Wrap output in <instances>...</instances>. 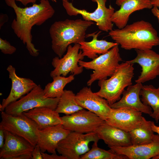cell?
I'll use <instances>...</instances> for the list:
<instances>
[{
	"mask_svg": "<svg viewBox=\"0 0 159 159\" xmlns=\"http://www.w3.org/2000/svg\"><path fill=\"white\" fill-rule=\"evenodd\" d=\"M32 159H43L40 149L37 145L34 147L32 153Z\"/></svg>",
	"mask_w": 159,
	"mask_h": 159,
	"instance_id": "f546056e",
	"label": "cell"
},
{
	"mask_svg": "<svg viewBox=\"0 0 159 159\" xmlns=\"http://www.w3.org/2000/svg\"><path fill=\"white\" fill-rule=\"evenodd\" d=\"M152 122L143 117L141 124L129 132L132 145L149 143L154 140L156 135L152 129Z\"/></svg>",
	"mask_w": 159,
	"mask_h": 159,
	"instance_id": "cb8c5ba5",
	"label": "cell"
},
{
	"mask_svg": "<svg viewBox=\"0 0 159 159\" xmlns=\"http://www.w3.org/2000/svg\"><path fill=\"white\" fill-rule=\"evenodd\" d=\"M133 65L126 61L120 64L109 79L98 81L100 89L95 93L105 99L110 105L119 100L125 89L132 85Z\"/></svg>",
	"mask_w": 159,
	"mask_h": 159,
	"instance_id": "277c9868",
	"label": "cell"
},
{
	"mask_svg": "<svg viewBox=\"0 0 159 159\" xmlns=\"http://www.w3.org/2000/svg\"><path fill=\"white\" fill-rule=\"evenodd\" d=\"M23 113L37 124L39 130L62 124L59 113L48 107H37Z\"/></svg>",
	"mask_w": 159,
	"mask_h": 159,
	"instance_id": "7402d4cb",
	"label": "cell"
},
{
	"mask_svg": "<svg viewBox=\"0 0 159 159\" xmlns=\"http://www.w3.org/2000/svg\"><path fill=\"white\" fill-rule=\"evenodd\" d=\"M115 4L120 9L113 13L111 21L119 29L127 25L130 16L133 12L153 7L150 0H116Z\"/></svg>",
	"mask_w": 159,
	"mask_h": 159,
	"instance_id": "e0dca14e",
	"label": "cell"
},
{
	"mask_svg": "<svg viewBox=\"0 0 159 159\" xmlns=\"http://www.w3.org/2000/svg\"><path fill=\"white\" fill-rule=\"evenodd\" d=\"M9 78L11 81V87L10 93L6 98L3 99L0 105V110L4 111L5 108L11 103L17 101L32 90L37 85L28 78L17 75L15 68L11 65L6 69Z\"/></svg>",
	"mask_w": 159,
	"mask_h": 159,
	"instance_id": "2e32d148",
	"label": "cell"
},
{
	"mask_svg": "<svg viewBox=\"0 0 159 159\" xmlns=\"http://www.w3.org/2000/svg\"><path fill=\"white\" fill-rule=\"evenodd\" d=\"M0 49L5 54H11L16 51V48L11 45L9 42L6 40L0 38Z\"/></svg>",
	"mask_w": 159,
	"mask_h": 159,
	"instance_id": "f1b7e54d",
	"label": "cell"
},
{
	"mask_svg": "<svg viewBox=\"0 0 159 159\" xmlns=\"http://www.w3.org/2000/svg\"><path fill=\"white\" fill-rule=\"evenodd\" d=\"M122 61L117 45L90 61L80 60L78 64L86 69L94 70L87 83V86H90L96 80L107 79V77L111 76Z\"/></svg>",
	"mask_w": 159,
	"mask_h": 159,
	"instance_id": "5b68a950",
	"label": "cell"
},
{
	"mask_svg": "<svg viewBox=\"0 0 159 159\" xmlns=\"http://www.w3.org/2000/svg\"><path fill=\"white\" fill-rule=\"evenodd\" d=\"M62 1H68V0H62Z\"/></svg>",
	"mask_w": 159,
	"mask_h": 159,
	"instance_id": "ab89813d",
	"label": "cell"
},
{
	"mask_svg": "<svg viewBox=\"0 0 159 159\" xmlns=\"http://www.w3.org/2000/svg\"><path fill=\"white\" fill-rule=\"evenodd\" d=\"M94 24L92 21L80 19L55 21L49 30L52 50L62 57L69 45L85 41L87 30Z\"/></svg>",
	"mask_w": 159,
	"mask_h": 159,
	"instance_id": "3957f363",
	"label": "cell"
},
{
	"mask_svg": "<svg viewBox=\"0 0 159 159\" xmlns=\"http://www.w3.org/2000/svg\"><path fill=\"white\" fill-rule=\"evenodd\" d=\"M79 43L74 44L72 46L69 45L66 54L61 58L58 57L54 58L52 64L54 68L50 73V76L53 77L58 75L66 76L69 73L76 75L81 73L83 67L78 64L80 60H82L84 57L80 49Z\"/></svg>",
	"mask_w": 159,
	"mask_h": 159,
	"instance_id": "8fae6325",
	"label": "cell"
},
{
	"mask_svg": "<svg viewBox=\"0 0 159 159\" xmlns=\"http://www.w3.org/2000/svg\"><path fill=\"white\" fill-rule=\"evenodd\" d=\"M101 31L88 34L86 37H92V39L90 42L83 41L79 44L80 49L82 52L83 55L93 59L98 56V54H105L115 46L118 45L117 43L110 42L105 40H99L97 37Z\"/></svg>",
	"mask_w": 159,
	"mask_h": 159,
	"instance_id": "603a6c76",
	"label": "cell"
},
{
	"mask_svg": "<svg viewBox=\"0 0 159 159\" xmlns=\"http://www.w3.org/2000/svg\"><path fill=\"white\" fill-rule=\"evenodd\" d=\"M8 19V17L7 15L6 14H1L0 15V28L3 25V24L7 22Z\"/></svg>",
	"mask_w": 159,
	"mask_h": 159,
	"instance_id": "d6a6232c",
	"label": "cell"
},
{
	"mask_svg": "<svg viewBox=\"0 0 159 159\" xmlns=\"http://www.w3.org/2000/svg\"><path fill=\"white\" fill-rule=\"evenodd\" d=\"M100 140L95 132L82 133L70 132L58 143L57 151L66 159H80L81 156L90 150V142Z\"/></svg>",
	"mask_w": 159,
	"mask_h": 159,
	"instance_id": "ba28073f",
	"label": "cell"
},
{
	"mask_svg": "<svg viewBox=\"0 0 159 159\" xmlns=\"http://www.w3.org/2000/svg\"><path fill=\"white\" fill-rule=\"evenodd\" d=\"M153 6L156 7L159 9V0H150Z\"/></svg>",
	"mask_w": 159,
	"mask_h": 159,
	"instance_id": "8d00e7d4",
	"label": "cell"
},
{
	"mask_svg": "<svg viewBox=\"0 0 159 159\" xmlns=\"http://www.w3.org/2000/svg\"><path fill=\"white\" fill-rule=\"evenodd\" d=\"M100 139L110 147H125L132 145L129 132L113 126L105 122L95 131Z\"/></svg>",
	"mask_w": 159,
	"mask_h": 159,
	"instance_id": "44dd1931",
	"label": "cell"
},
{
	"mask_svg": "<svg viewBox=\"0 0 159 159\" xmlns=\"http://www.w3.org/2000/svg\"><path fill=\"white\" fill-rule=\"evenodd\" d=\"M140 96L143 103L150 106L153 110L150 116L158 122L159 121V87L156 88L152 85H143Z\"/></svg>",
	"mask_w": 159,
	"mask_h": 159,
	"instance_id": "d4e9b609",
	"label": "cell"
},
{
	"mask_svg": "<svg viewBox=\"0 0 159 159\" xmlns=\"http://www.w3.org/2000/svg\"><path fill=\"white\" fill-rule=\"evenodd\" d=\"M143 86L142 83H136L133 85L128 86L122 92V98L110 105V107L112 108L122 107L132 108L150 116L153 112L151 108L144 104L140 97Z\"/></svg>",
	"mask_w": 159,
	"mask_h": 159,
	"instance_id": "ffe728a7",
	"label": "cell"
},
{
	"mask_svg": "<svg viewBox=\"0 0 159 159\" xmlns=\"http://www.w3.org/2000/svg\"><path fill=\"white\" fill-rule=\"evenodd\" d=\"M109 35L121 48L126 50L151 49L159 45L156 30L150 22L143 20L112 29Z\"/></svg>",
	"mask_w": 159,
	"mask_h": 159,
	"instance_id": "7a4b0ae2",
	"label": "cell"
},
{
	"mask_svg": "<svg viewBox=\"0 0 159 159\" xmlns=\"http://www.w3.org/2000/svg\"><path fill=\"white\" fill-rule=\"evenodd\" d=\"M53 1H54V2H57V0H51Z\"/></svg>",
	"mask_w": 159,
	"mask_h": 159,
	"instance_id": "f35d334b",
	"label": "cell"
},
{
	"mask_svg": "<svg viewBox=\"0 0 159 159\" xmlns=\"http://www.w3.org/2000/svg\"><path fill=\"white\" fill-rule=\"evenodd\" d=\"M142 112L132 108H112L105 122L108 124L127 132L139 126L143 117Z\"/></svg>",
	"mask_w": 159,
	"mask_h": 159,
	"instance_id": "9a60e30c",
	"label": "cell"
},
{
	"mask_svg": "<svg viewBox=\"0 0 159 159\" xmlns=\"http://www.w3.org/2000/svg\"><path fill=\"white\" fill-rule=\"evenodd\" d=\"M43 159H66V158L60 155H58L56 153H52L49 155L47 153L41 152Z\"/></svg>",
	"mask_w": 159,
	"mask_h": 159,
	"instance_id": "4dcf8cb0",
	"label": "cell"
},
{
	"mask_svg": "<svg viewBox=\"0 0 159 159\" xmlns=\"http://www.w3.org/2000/svg\"><path fill=\"white\" fill-rule=\"evenodd\" d=\"M97 142H94L92 148L82 155L80 159H126L125 155L117 154L111 149L107 150L99 148Z\"/></svg>",
	"mask_w": 159,
	"mask_h": 159,
	"instance_id": "83f0119b",
	"label": "cell"
},
{
	"mask_svg": "<svg viewBox=\"0 0 159 159\" xmlns=\"http://www.w3.org/2000/svg\"><path fill=\"white\" fill-rule=\"evenodd\" d=\"M6 4L12 8L16 16L11 27L17 36L22 41L29 54L37 56L39 50L32 43L31 32L35 25L39 26L54 15L55 11L48 0H40V3L33 4L32 6L24 8L18 6L15 0H5Z\"/></svg>",
	"mask_w": 159,
	"mask_h": 159,
	"instance_id": "6da1fadb",
	"label": "cell"
},
{
	"mask_svg": "<svg viewBox=\"0 0 159 159\" xmlns=\"http://www.w3.org/2000/svg\"><path fill=\"white\" fill-rule=\"evenodd\" d=\"M151 12L153 15L157 18L159 24V9L156 7L154 6L152 8Z\"/></svg>",
	"mask_w": 159,
	"mask_h": 159,
	"instance_id": "836d02e7",
	"label": "cell"
},
{
	"mask_svg": "<svg viewBox=\"0 0 159 159\" xmlns=\"http://www.w3.org/2000/svg\"><path fill=\"white\" fill-rule=\"evenodd\" d=\"M64 128L82 133L95 132L105 120L95 113L83 109L72 114L61 117Z\"/></svg>",
	"mask_w": 159,
	"mask_h": 159,
	"instance_id": "30bf717a",
	"label": "cell"
},
{
	"mask_svg": "<svg viewBox=\"0 0 159 159\" xmlns=\"http://www.w3.org/2000/svg\"><path fill=\"white\" fill-rule=\"evenodd\" d=\"M153 159H159V155H157L152 158Z\"/></svg>",
	"mask_w": 159,
	"mask_h": 159,
	"instance_id": "74e56055",
	"label": "cell"
},
{
	"mask_svg": "<svg viewBox=\"0 0 159 159\" xmlns=\"http://www.w3.org/2000/svg\"><path fill=\"white\" fill-rule=\"evenodd\" d=\"M5 134L4 130L0 127V148H1L4 144Z\"/></svg>",
	"mask_w": 159,
	"mask_h": 159,
	"instance_id": "1f68e13d",
	"label": "cell"
},
{
	"mask_svg": "<svg viewBox=\"0 0 159 159\" xmlns=\"http://www.w3.org/2000/svg\"><path fill=\"white\" fill-rule=\"evenodd\" d=\"M15 1H19L24 5L26 6L29 3H35L37 0H15Z\"/></svg>",
	"mask_w": 159,
	"mask_h": 159,
	"instance_id": "e575fe53",
	"label": "cell"
},
{
	"mask_svg": "<svg viewBox=\"0 0 159 159\" xmlns=\"http://www.w3.org/2000/svg\"><path fill=\"white\" fill-rule=\"evenodd\" d=\"M70 131L64 128L62 124L39 130L37 143L41 152L46 151L56 153L59 143L65 138Z\"/></svg>",
	"mask_w": 159,
	"mask_h": 159,
	"instance_id": "d6986e66",
	"label": "cell"
},
{
	"mask_svg": "<svg viewBox=\"0 0 159 159\" xmlns=\"http://www.w3.org/2000/svg\"><path fill=\"white\" fill-rule=\"evenodd\" d=\"M59 99L46 97L43 89L40 85H37L28 93L9 105L4 111L16 115L39 107H47L55 110Z\"/></svg>",
	"mask_w": 159,
	"mask_h": 159,
	"instance_id": "52a82bcc",
	"label": "cell"
},
{
	"mask_svg": "<svg viewBox=\"0 0 159 159\" xmlns=\"http://www.w3.org/2000/svg\"><path fill=\"white\" fill-rule=\"evenodd\" d=\"M97 4V7L93 12H90L85 9H80L75 7L72 3L68 1H62L63 7L69 16L82 15L83 19L94 21L100 30L108 32L113 29V24L111 17L115 12L114 9L110 5L106 6L107 0H91Z\"/></svg>",
	"mask_w": 159,
	"mask_h": 159,
	"instance_id": "9c48e42d",
	"label": "cell"
},
{
	"mask_svg": "<svg viewBox=\"0 0 159 159\" xmlns=\"http://www.w3.org/2000/svg\"><path fill=\"white\" fill-rule=\"evenodd\" d=\"M0 127L4 130L21 137L34 147L38 140L39 128L37 124L23 113L16 115L1 111Z\"/></svg>",
	"mask_w": 159,
	"mask_h": 159,
	"instance_id": "8992f818",
	"label": "cell"
},
{
	"mask_svg": "<svg viewBox=\"0 0 159 159\" xmlns=\"http://www.w3.org/2000/svg\"><path fill=\"white\" fill-rule=\"evenodd\" d=\"M75 100L83 109L95 113L105 121L112 109L105 99L93 92L90 87H83L77 93Z\"/></svg>",
	"mask_w": 159,
	"mask_h": 159,
	"instance_id": "5bb4252c",
	"label": "cell"
},
{
	"mask_svg": "<svg viewBox=\"0 0 159 159\" xmlns=\"http://www.w3.org/2000/svg\"><path fill=\"white\" fill-rule=\"evenodd\" d=\"M151 127L153 132L159 135V126L155 125L154 122L153 121H152V122Z\"/></svg>",
	"mask_w": 159,
	"mask_h": 159,
	"instance_id": "d590c367",
	"label": "cell"
},
{
	"mask_svg": "<svg viewBox=\"0 0 159 159\" xmlns=\"http://www.w3.org/2000/svg\"><path fill=\"white\" fill-rule=\"evenodd\" d=\"M53 81L48 83L43 89L45 96L48 97L59 98L64 92V89L68 84L74 79V75L67 77L57 75L52 77Z\"/></svg>",
	"mask_w": 159,
	"mask_h": 159,
	"instance_id": "484cf974",
	"label": "cell"
},
{
	"mask_svg": "<svg viewBox=\"0 0 159 159\" xmlns=\"http://www.w3.org/2000/svg\"><path fill=\"white\" fill-rule=\"evenodd\" d=\"M110 149L129 159H149L159 155V135H156L151 143L125 147L112 146Z\"/></svg>",
	"mask_w": 159,
	"mask_h": 159,
	"instance_id": "ac0fdd59",
	"label": "cell"
},
{
	"mask_svg": "<svg viewBox=\"0 0 159 159\" xmlns=\"http://www.w3.org/2000/svg\"><path fill=\"white\" fill-rule=\"evenodd\" d=\"M137 56L134 59L127 61L130 64L137 63L142 71L136 83H144L154 79L159 75V54L151 49L135 50Z\"/></svg>",
	"mask_w": 159,
	"mask_h": 159,
	"instance_id": "4fadbf2b",
	"label": "cell"
},
{
	"mask_svg": "<svg viewBox=\"0 0 159 159\" xmlns=\"http://www.w3.org/2000/svg\"><path fill=\"white\" fill-rule=\"evenodd\" d=\"M4 130L5 139L0 148V159H32L34 147L23 138Z\"/></svg>",
	"mask_w": 159,
	"mask_h": 159,
	"instance_id": "7c38bea8",
	"label": "cell"
},
{
	"mask_svg": "<svg viewBox=\"0 0 159 159\" xmlns=\"http://www.w3.org/2000/svg\"><path fill=\"white\" fill-rule=\"evenodd\" d=\"M75 96L72 90H64L59 98L56 111L59 113L69 115L83 109L77 103Z\"/></svg>",
	"mask_w": 159,
	"mask_h": 159,
	"instance_id": "4316f807",
	"label": "cell"
}]
</instances>
